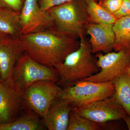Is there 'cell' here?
I'll list each match as a JSON object with an SVG mask.
<instances>
[{"label":"cell","instance_id":"ba28073f","mask_svg":"<svg viewBox=\"0 0 130 130\" xmlns=\"http://www.w3.org/2000/svg\"><path fill=\"white\" fill-rule=\"evenodd\" d=\"M72 109L98 124L123 119L126 113L113 95Z\"/></svg>","mask_w":130,"mask_h":130},{"label":"cell","instance_id":"5bb4252c","mask_svg":"<svg viewBox=\"0 0 130 130\" xmlns=\"http://www.w3.org/2000/svg\"><path fill=\"white\" fill-rule=\"evenodd\" d=\"M115 35L113 50L123 51L130 55V18L118 19L112 26Z\"/></svg>","mask_w":130,"mask_h":130},{"label":"cell","instance_id":"ffe728a7","mask_svg":"<svg viewBox=\"0 0 130 130\" xmlns=\"http://www.w3.org/2000/svg\"><path fill=\"white\" fill-rule=\"evenodd\" d=\"M25 0H0V8H8L20 12Z\"/></svg>","mask_w":130,"mask_h":130},{"label":"cell","instance_id":"603a6c76","mask_svg":"<svg viewBox=\"0 0 130 130\" xmlns=\"http://www.w3.org/2000/svg\"><path fill=\"white\" fill-rule=\"evenodd\" d=\"M113 15L117 19L130 15V0H123L119 9Z\"/></svg>","mask_w":130,"mask_h":130},{"label":"cell","instance_id":"5b68a950","mask_svg":"<svg viewBox=\"0 0 130 130\" xmlns=\"http://www.w3.org/2000/svg\"><path fill=\"white\" fill-rule=\"evenodd\" d=\"M59 79V73L55 68L38 63L24 53L15 68L12 82L16 89L23 94L26 89L37 81L58 83Z\"/></svg>","mask_w":130,"mask_h":130},{"label":"cell","instance_id":"d4e9b609","mask_svg":"<svg viewBox=\"0 0 130 130\" xmlns=\"http://www.w3.org/2000/svg\"><path fill=\"white\" fill-rule=\"evenodd\" d=\"M5 37L3 36V35H1V34H0V40H1L2 38H3Z\"/></svg>","mask_w":130,"mask_h":130},{"label":"cell","instance_id":"2e32d148","mask_svg":"<svg viewBox=\"0 0 130 130\" xmlns=\"http://www.w3.org/2000/svg\"><path fill=\"white\" fill-rule=\"evenodd\" d=\"M46 129L37 115L28 111L14 121L0 124V130H42Z\"/></svg>","mask_w":130,"mask_h":130},{"label":"cell","instance_id":"8992f818","mask_svg":"<svg viewBox=\"0 0 130 130\" xmlns=\"http://www.w3.org/2000/svg\"><path fill=\"white\" fill-rule=\"evenodd\" d=\"M61 89L56 82L42 81L34 83L23 93L25 108L44 119L52 103L59 96Z\"/></svg>","mask_w":130,"mask_h":130},{"label":"cell","instance_id":"83f0119b","mask_svg":"<svg viewBox=\"0 0 130 130\" xmlns=\"http://www.w3.org/2000/svg\"><path fill=\"white\" fill-rule=\"evenodd\" d=\"M129 16V17H130V16Z\"/></svg>","mask_w":130,"mask_h":130},{"label":"cell","instance_id":"e0dca14e","mask_svg":"<svg viewBox=\"0 0 130 130\" xmlns=\"http://www.w3.org/2000/svg\"><path fill=\"white\" fill-rule=\"evenodd\" d=\"M114 86L113 95L127 115L130 116V77L126 73L112 81Z\"/></svg>","mask_w":130,"mask_h":130},{"label":"cell","instance_id":"7a4b0ae2","mask_svg":"<svg viewBox=\"0 0 130 130\" xmlns=\"http://www.w3.org/2000/svg\"><path fill=\"white\" fill-rule=\"evenodd\" d=\"M80 40L78 48L69 54L63 62L54 66L59 76L58 84L64 88L91 76L100 71L90 44L84 36Z\"/></svg>","mask_w":130,"mask_h":130},{"label":"cell","instance_id":"277c9868","mask_svg":"<svg viewBox=\"0 0 130 130\" xmlns=\"http://www.w3.org/2000/svg\"><path fill=\"white\" fill-rule=\"evenodd\" d=\"M114 86L111 81L97 83L78 81L61 89L59 98L67 102L72 108L83 106L113 95Z\"/></svg>","mask_w":130,"mask_h":130},{"label":"cell","instance_id":"7c38bea8","mask_svg":"<svg viewBox=\"0 0 130 130\" xmlns=\"http://www.w3.org/2000/svg\"><path fill=\"white\" fill-rule=\"evenodd\" d=\"M112 26L93 23L86 26V32L90 37V44L93 54L107 53L113 50L115 38Z\"/></svg>","mask_w":130,"mask_h":130},{"label":"cell","instance_id":"3957f363","mask_svg":"<svg viewBox=\"0 0 130 130\" xmlns=\"http://www.w3.org/2000/svg\"><path fill=\"white\" fill-rule=\"evenodd\" d=\"M58 30L75 39L84 37V30L89 19L86 5L74 0L47 10Z\"/></svg>","mask_w":130,"mask_h":130},{"label":"cell","instance_id":"ac0fdd59","mask_svg":"<svg viewBox=\"0 0 130 130\" xmlns=\"http://www.w3.org/2000/svg\"><path fill=\"white\" fill-rule=\"evenodd\" d=\"M86 5L89 20L92 23L113 25L118 20L96 0H86Z\"/></svg>","mask_w":130,"mask_h":130},{"label":"cell","instance_id":"6da1fadb","mask_svg":"<svg viewBox=\"0 0 130 130\" xmlns=\"http://www.w3.org/2000/svg\"><path fill=\"white\" fill-rule=\"evenodd\" d=\"M18 39L27 55L38 63L51 67L63 62L79 45L77 39L54 26L40 32L21 35Z\"/></svg>","mask_w":130,"mask_h":130},{"label":"cell","instance_id":"cb8c5ba5","mask_svg":"<svg viewBox=\"0 0 130 130\" xmlns=\"http://www.w3.org/2000/svg\"><path fill=\"white\" fill-rule=\"evenodd\" d=\"M123 119L126 124L128 129L130 130V116L126 113L124 116Z\"/></svg>","mask_w":130,"mask_h":130},{"label":"cell","instance_id":"4fadbf2b","mask_svg":"<svg viewBox=\"0 0 130 130\" xmlns=\"http://www.w3.org/2000/svg\"><path fill=\"white\" fill-rule=\"evenodd\" d=\"M72 108L67 102L58 98L52 103L43 119L44 126L49 130H67Z\"/></svg>","mask_w":130,"mask_h":130},{"label":"cell","instance_id":"7402d4cb","mask_svg":"<svg viewBox=\"0 0 130 130\" xmlns=\"http://www.w3.org/2000/svg\"><path fill=\"white\" fill-rule=\"evenodd\" d=\"M74 0H38L40 8L44 11L53 7L70 2Z\"/></svg>","mask_w":130,"mask_h":130},{"label":"cell","instance_id":"9c48e42d","mask_svg":"<svg viewBox=\"0 0 130 130\" xmlns=\"http://www.w3.org/2000/svg\"><path fill=\"white\" fill-rule=\"evenodd\" d=\"M20 22L21 35L40 32L54 26L53 19L47 11L40 8L38 0H25Z\"/></svg>","mask_w":130,"mask_h":130},{"label":"cell","instance_id":"484cf974","mask_svg":"<svg viewBox=\"0 0 130 130\" xmlns=\"http://www.w3.org/2000/svg\"><path fill=\"white\" fill-rule=\"evenodd\" d=\"M2 124V119L1 118V116H0V124Z\"/></svg>","mask_w":130,"mask_h":130},{"label":"cell","instance_id":"d6986e66","mask_svg":"<svg viewBox=\"0 0 130 130\" xmlns=\"http://www.w3.org/2000/svg\"><path fill=\"white\" fill-rule=\"evenodd\" d=\"M101 126L82 116L72 108L67 130H100L102 129Z\"/></svg>","mask_w":130,"mask_h":130},{"label":"cell","instance_id":"4316f807","mask_svg":"<svg viewBox=\"0 0 130 130\" xmlns=\"http://www.w3.org/2000/svg\"><path fill=\"white\" fill-rule=\"evenodd\" d=\"M0 79H1V76H0Z\"/></svg>","mask_w":130,"mask_h":130},{"label":"cell","instance_id":"8fae6325","mask_svg":"<svg viewBox=\"0 0 130 130\" xmlns=\"http://www.w3.org/2000/svg\"><path fill=\"white\" fill-rule=\"evenodd\" d=\"M24 53L18 38L5 37L0 40V76L2 80L12 83L13 73Z\"/></svg>","mask_w":130,"mask_h":130},{"label":"cell","instance_id":"52a82bcc","mask_svg":"<svg viewBox=\"0 0 130 130\" xmlns=\"http://www.w3.org/2000/svg\"><path fill=\"white\" fill-rule=\"evenodd\" d=\"M96 56L100 71L82 81L97 83L112 82L126 73L130 66V55L123 51L109 52L105 54L99 53Z\"/></svg>","mask_w":130,"mask_h":130},{"label":"cell","instance_id":"30bf717a","mask_svg":"<svg viewBox=\"0 0 130 130\" xmlns=\"http://www.w3.org/2000/svg\"><path fill=\"white\" fill-rule=\"evenodd\" d=\"M22 95L12 83L0 79V116L2 123L12 122L19 117L25 108Z\"/></svg>","mask_w":130,"mask_h":130},{"label":"cell","instance_id":"9a60e30c","mask_svg":"<svg viewBox=\"0 0 130 130\" xmlns=\"http://www.w3.org/2000/svg\"><path fill=\"white\" fill-rule=\"evenodd\" d=\"M20 13L8 8H0V34L13 38L21 36Z\"/></svg>","mask_w":130,"mask_h":130},{"label":"cell","instance_id":"44dd1931","mask_svg":"<svg viewBox=\"0 0 130 130\" xmlns=\"http://www.w3.org/2000/svg\"><path fill=\"white\" fill-rule=\"evenodd\" d=\"M123 0H101L100 4L110 13L113 14L120 8Z\"/></svg>","mask_w":130,"mask_h":130}]
</instances>
